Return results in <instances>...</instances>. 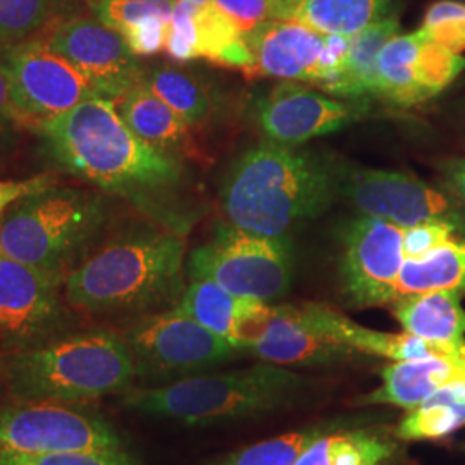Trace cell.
I'll return each instance as SVG.
<instances>
[{"label":"cell","instance_id":"6da1fadb","mask_svg":"<svg viewBox=\"0 0 465 465\" xmlns=\"http://www.w3.org/2000/svg\"><path fill=\"white\" fill-rule=\"evenodd\" d=\"M34 130L54 166L105 195L130 202L166 230H188L190 221L176 205L183 164L134 134L113 100H86Z\"/></svg>","mask_w":465,"mask_h":465},{"label":"cell","instance_id":"7a4b0ae2","mask_svg":"<svg viewBox=\"0 0 465 465\" xmlns=\"http://www.w3.org/2000/svg\"><path fill=\"white\" fill-rule=\"evenodd\" d=\"M186 240L166 228H130L99 243L63 282L67 303L92 316H145L183 295Z\"/></svg>","mask_w":465,"mask_h":465},{"label":"cell","instance_id":"3957f363","mask_svg":"<svg viewBox=\"0 0 465 465\" xmlns=\"http://www.w3.org/2000/svg\"><path fill=\"white\" fill-rule=\"evenodd\" d=\"M134 357L121 331L73 330L0 361L11 399L92 403L134 388Z\"/></svg>","mask_w":465,"mask_h":465},{"label":"cell","instance_id":"277c9868","mask_svg":"<svg viewBox=\"0 0 465 465\" xmlns=\"http://www.w3.org/2000/svg\"><path fill=\"white\" fill-rule=\"evenodd\" d=\"M334 176L314 155L282 143L249 150L228 176L223 203L230 224L282 238L330 205Z\"/></svg>","mask_w":465,"mask_h":465},{"label":"cell","instance_id":"5b68a950","mask_svg":"<svg viewBox=\"0 0 465 465\" xmlns=\"http://www.w3.org/2000/svg\"><path fill=\"white\" fill-rule=\"evenodd\" d=\"M109 221L105 193L54 184L0 216V255L64 282L99 245Z\"/></svg>","mask_w":465,"mask_h":465},{"label":"cell","instance_id":"8992f818","mask_svg":"<svg viewBox=\"0 0 465 465\" xmlns=\"http://www.w3.org/2000/svg\"><path fill=\"white\" fill-rule=\"evenodd\" d=\"M305 380L274 364L223 374H199L161 386L130 388L121 403L134 412L188 426L238 420L282 407Z\"/></svg>","mask_w":465,"mask_h":465},{"label":"cell","instance_id":"52a82bcc","mask_svg":"<svg viewBox=\"0 0 465 465\" xmlns=\"http://www.w3.org/2000/svg\"><path fill=\"white\" fill-rule=\"evenodd\" d=\"M121 334L134 357V380L143 386L205 374L240 351L176 305L136 317Z\"/></svg>","mask_w":465,"mask_h":465},{"label":"cell","instance_id":"ba28073f","mask_svg":"<svg viewBox=\"0 0 465 465\" xmlns=\"http://www.w3.org/2000/svg\"><path fill=\"white\" fill-rule=\"evenodd\" d=\"M92 450L126 449L111 422L90 403L45 399L0 403V453L49 455Z\"/></svg>","mask_w":465,"mask_h":465},{"label":"cell","instance_id":"9c48e42d","mask_svg":"<svg viewBox=\"0 0 465 465\" xmlns=\"http://www.w3.org/2000/svg\"><path fill=\"white\" fill-rule=\"evenodd\" d=\"M192 280H209L240 299L282 297L292 282V245L286 236L269 238L223 224L214 238L193 250Z\"/></svg>","mask_w":465,"mask_h":465},{"label":"cell","instance_id":"30bf717a","mask_svg":"<svg viewBox=\"0 0 465 465\" xmlns=\"http://www.w3.org/2000/svg\"><path fill=\"white\" fill-rule=\"evenodd\" d=\"M76 326L63 282L0 255V361Z\"/></svg>","mask_w":465,"mask_h":465},{"label":"cell","instance_id":"8fae6325","mask_svg":"<svg viewBox=\"0 0 465 465\" xmlns=\"http://www.w3.org/2000/svg\"><path fill=\"white\" fill-rule=\"evenodd\" d=\"M0 69L19 114L34 128L99 97L76 67L40 40L0 44Z\"/></svg>","mask_w":465,"mask_h":465},{"label":"cell","instance_id":"7c38bea8","mask_svg":"<svg viewBox=\"0 0 465 465\" xmlns=\"http://www.w3.org/2000/svg\"><path fill=\"white\" fill-rule=\"evenodd\" d=\"M45 44L76 67L102 99H123L145 76L138 55L121 34L97 19L66 21L50 34Z\"/></svg>","mask_w":465,"mask_h":465},{"label":"cell","instance_id":"4fadbf2b","mask_svg":"<svg viewBox=\"0 0 465 465\" xmlns=\"http://www.w3.org/2000/svg\"><path fill=\"white\" fill-rule=\"evenodd\" d=\"M403 262V228L380 217L357 219L347 232L341 261L343 284L351 303L372 307L397 300Z\"/></svg>","mask_w":465,"mask_h":465},{"label":"cell","instance_id":"5bb4252c","mask_svg":"<svg viewBox=\"0 0 465 465\" xmlns=\"http://www.w3.org/2000/svg\"><path fill=\"white\" fill-rule=\"evenodd\" d=\"M349 199L367 216L380 217L400 228L431 219H445L449 200L407 173L362 169L343 183Z\"/></svg>","mask_w":465,"mask_h":465},{"label":"cell","instance_id":"9a60e30c","mask_svg":"<svg viewBox=\"0 0 465 465\" xmlns=\"http://www.w3.org/2000/svg\"><path fill=\"white\" fill-rule=\"evenodd\" d=\"M166 52L174 61L207 59L219 66L252 67V54L240 28L214 2L176 0L169 21Z\"/></svg>","mask_w":465,"mask_h":465},{"label":"cell","instance_id":"2e32d148","mask_svg":"<svg viewBox=\"0 0 465 465\" xmlns=\"http://www.w3.org/2000/svg\"><path fill=\"white\" fill-rule=\"evenodd\" d=\"M252 67L249 76H271L316 84L326 35L297 21H266L243 34Z\"/></svg>","mask_w":465,"mask_h":465},{"label":"cell","instance_id":"e0dca14e","mask_svg":"<svg viewBox=\"0 0 465 465\" xmlns=\"http://www.w3.org/2000/svg\"><path fill=\"white\" fill-rule=\"evenodd\" d=\"M349 121V109L300 84L276 86L259 107V123L274 143L295 147L316 136L338 132Z\"/></svg>","mask_w":465,"mask_h":465},{"label":"cell","instance_id":"ac0fdd59","mask_svg":"<svg viewBox=\"0 0 465 465\" xmlns=\"http://www.w3.org/2000/svg\"><path fill=\"white\" fill-rule=\"evenodd\" d=\"M302 319L314 331L343 343L355 351H362L369 355H381L401 361H420L430 357H465V345H450V343H436L424 338H419L411 332L372 331L357 322L350 321L349 317L340 314L328 305L322 303H302L297 305Z\"/></svg>","mask_w":465,"mask_h":465},{"label":"cell","instance_id":"d6986e66","mask_svg":"<svg viewBox=\"0 0 465 465\" xmlns=\"http://www.w3.org/2000/svg\"><path fill=\"white\" fill-rule=\"evenodd\" d=\"M271 364L324 366L350 359L355 350L314 331L297 305L271 307L262 332L247 349Z\"/></svg>","mask_w":465,"mask_h":465},{"label":"cell","instance_id":"ffe728a7","mask_svg":"<svg viewBox=\"0 0 465 465\" xmlns=\"http://www.w3.org/2000/svg\"><path fill=\"white\" fill-rule=\"evenodd\" d=\"M465 357H430L384 367L381 386L357 400L359 405H395L412 411L451 382L464 381Z\"/></svg>","mask_w":465,"mask_h":465},{"label":"cell","instance_id":"44dd1931","mask_svg":"<svg viewBox=\"0 0 465 465\" xmlns=\"http://www.w3.org/2000/svg\"><path fill=\"white\" fill-rule=\"evenodd\" d=\"M393 316L401 328L419 338L465 345V309L460 302V292L438 290L407 295L395 300Z\"/></svg>","mask_w":465,"mask_h":465},{"label":"cell","instance_id":"7402d4cb","mask_svg":"<svg viewBox=\"0 0 465 465\" xmlns=\"http://www.w3.org/2000/svg\"><path fill=\"white\" fill-rule=\"evenodd\" d=\"M399 21L386 17L350 36L349 50L340 74L324 90L340 97L374 95L378 59L382 47L399 34Z\"/></svg>","mask_w":465,"mask_h":465},{"label":"cell","instance_id":"603a6c76","mask_svg":"<svg viewBox=\"0 0 465 465\" xmlns=\"http://www.w3.org/2000/svg\"><path fill=\"white\" fill-rule=\"evenodd\" d=\"M393 0H290L288 21L322 35H351L386 19Z\"/></svg>","mask_w":465,"mask_h":465},{"label":"cell","instance_id":"cb8c5ba5","mask_svg":"<svg viewBox=\"0 0 465 465\" xmlns=\"http://www.w3.org/2000/svg\"><path fill=\"white\" fill-rule=\"evenodd\" d=\"M117 113L134 134L157 149L173 153L188 136V124L143 82L119 100Z\"/></svg>","mask_w":465,"mask_h":465},{"label":"cell","instance_id":"d4e9b609","mask_svg":"<svg viewBox=\"0 0 465 465\" xmlns=\"http://www.w3.org/2000/svg\"><path fill=\"white\" fill-rule=\"evenodd\" d=\"M438 290L465 292V242L450 240L422 257L405 259L397 282V299Z\"/></svg>","mask_w":465,"mask_h":465},{"label":"cell","instance_id":"484cf974","mask_svg":"<svg viewBox=\"0 0 465 465\" xmlns=\"http://www.w3.org/2000/svg\"><path fill=\"white\" fill-rule=\"evenodd\" d=\"M422 38V30L416 34L397 35L382 47L378 59V78L374 88L376 95L401 107L424 102L417 86L414 71Z\"/></svg>","mask_w":465,"mask_h":465},{"label":"cell","instance_id":"4316f807","mask_svg":"<svg viewBox=\"0 0 465 465\" xmlns=\"http://www.w3.org/2000/svg\"><path fill=\"white\" fill-rule=\"evenodd\" d=\"M465 426V401L453 382L436 391L401 419L395 434L401 440H441Z\"/></svg>","mask_w":465,"mask_h":465},{"label":"cell","instance_id":"83f0119b","mask_svg":"<svg viewBox=\"0 0 465 465\" xmlns=\"http://www.w3.org/2000/svg\"><path fill=\"white\" fill-rule=\"evenodd\" d=\"M242 305L243 299L234 297L209 280H193L176 303L186 316L195 319L203 328L232 343Z\"/></svg>","mask_w":465,"mask_h":465},{"label":"cell","instance_id":"f1b7e54d","mask_svg":"<svg viewBox=\"0 0 465 465\" xmlns=\"http://www.w3.org/2000/svg\"><path fill=\"white\" fill-rule=\"evenodd\" d=\"M142 82L164 100L188 126L205 121L211 113L209 94L190 73L176 67H155L145 73Z\"/></svg>","mask_w":465,"mask_h":465},{"label":"cell","instance_id":"f546056e","mask_svg":"<svg viewBox=\"0 0 465 465\" xmlns=\"http://www.w3.org/2000/svg\"><path fill=\"white\" fill-rule=\"evenodd\" d=\"M340 422L317 424L314 428L288 432L255 443L249 449L232 453L213 465H295L300 455L309 449L316 440L326 436L328 430H340Z\"/></svg>","mask_w":465,"mask_h":465},{"label":"cell","instance_id":"4dcf8cb0","mask_svg":"<svg viewBox=\"0 0 465 465\" xmlns=\"http://www.w3.org/2000/svg\"><path fill=\"white\" fill-rule=\"evenodd\" d=\"M397 455V445L372 431L330 434L332 465H384Z\"/></svg>","mask_w":465,"mask_h":465},{"label":"cell","instance_id":"1f68e13d","mask_svg":"<svg viewBox=\"0 0 465 465\" xmlns=\"http://www.w3.org/2000/svg\"><path fill=\"white\" fill-rule=\"evenodd\" d=\"M54 11V0H0V44L25 42L40 32Z\"/></svg>","mask_w":465,"mask_h":465},{"label":"cell","instance_id":"d6a6232c","mask_svg":"<svg viewBox=\"0 0 465 465\" xmlns=\"http://www.w3.org/2000/svg\"><path fill=\"white\" fill-rule=\"evenodd\" d=\"M174 4L176 0H95L92 11L102 25L123 34L147 17L171 19Z\"/></svg>","mask_w":465,"mask_h":465},{"label":"cell","instance_id":"836d02e7","mask_svg":"<svg viewBox=\"0 0 465 465\" xmlns=\"http://www.w3.org/2000/svg\"><path fill=\"white\" fill-rule=\"evenodd\" d=\"M436 44L460 54L465 50V4L440 0L428 9L420 28Z\"/></svg>","mask_w":465,"mask_h":465},{"label":"cell","instance_id":"e575fe53","mask_svg":"<svg viewBox=\"0 0 465 465\" xmlns=\"http://www.w3.org/2000/svg\"><path fill=\"white\" fill-rule=\"evenodd\" d=\"M0 465H138L126 450L64 451L49 455L0 453Z\"/></svg>","mask_w":465,"mask_h":465},{"label":"cell","instance_id":"d590c367","mask_svg":"<svg viewBox=\"0 0 465 465\" xmlns=\"http://www.w3.org/2000/svg\"><path fill=\"white\" fill-rule=\"evenodd\" d=\"M242 34L261 23L286 19L290 0H213Z\"/></svg>","mask_w":465,"mask_h":465},{"label":"cell","instance_id":"8d00e7d4","mask_svg":"<svg viewBox=\"0 0 465 465\" xmlns=\"http://www.w3.org/2000/svg\"><path fill=\"white\" fill-rule=\"evenodd\" d=\"M457 226L449 219H431L403 230L405 259H417L451 240Z\"/></svg>","mask_w":465,"mask_h":465},{"label":"cell","instance_id":"74e56055","mask_svg":"<svg viewBox=\"0 0 465 465\" xmlns=\"http://www.w3.org/2000/svg\"><path fill=\"white\" fill-rule=\"evenodd\" d=\"M167 17L152 16L126 28L121 36L134 55H153L166 49L167 32H169Z\"/></svg>","mask_w":465,"mask_h":465},{"label":"cell","instance_id":"f35d334b","mask_svg":"<svg viewBox=\"0 0 465 465\" xmlns=\"http://www.w3.org/2000/svg\"><path fill=\"white\" fill-rule=\"evenodd\" d=\"M26 126V121L19 114L13 97L7 78L0 69V155L11 153L16 149L21 138V130Z\"/></svg>","mask_w":465,"mask_h":465},{"label":"cell","instance_id":"ab89813d","mask_svg":"<svg viewBox=\"0 0 465 465\" xmlns=\"http://www.w3.org/2000/svg\"><path fill=\"white\" fill-rule=\"evenodd\" d=\"M55 184V178L49 174L35 176L28 180H7L0 182V216L7 213L19 200L26 199L34 193L44 192Z\"/></svg>","mask_w":465,"mask_h":465},{"label":"cell","instance_id":"60d3db41","mask_svg":"<svg viewBox=\"0 0 465 465\" xmlns=\"http://www.w3.org/2000/svg\"><path fill=\"white\" fill-rule=\"evenodd\" d=\"M295 465H332L330 460V434L316 440L300 455Z\"/></svg>","mask_w":465,"mask_h":465},{"label":"cell","instance_id":"b9f144b4","mask_svg":"<svg viewBox=\"0 0 465 465\" xmlns=\"http://www.w3.org/2000/svg\"><path fill=\"white\" fill-rule=\"evenodd\" d=\"M445 176L451 190L465 202V159L453 161L445 167Z\"/></svg>","mask_w":465,"mask_h":465},{"label":"cell","instance_id":"7bdbcfd3","mask_svg":"<svg viewBox=\"0 0 465 465\" xmlns=\"http://www.w3.org/2000/svg\"><path fill=\"white\" fill-rule=\"evenodd\" d=\"M190 2H193V4H199V5H203V4H211L213 0H190Z\"/></svg>","mask_w":465,"mask_h":465}]
</instances>
